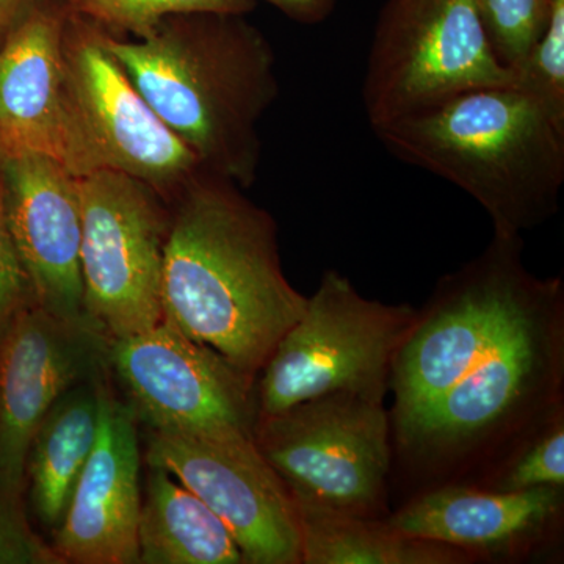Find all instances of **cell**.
<instances>
[{"label":"cell","instance_id":"8fae6325","mask_svg":"<svg viewBox=\"0 0 564 564\" xmlns=\"http://www.w3.org/2000/svg\"><path fill=\"white\" fill-rule=\"evenodd\" d=\"M110 373L151 432L243 434L258 421L256 380L162 321L111 344Z\"/></svg>","mask_w":564,"mask_h":564},{"label":"cell","instance_id":"4316f807","mask_svg":"<svg viewBox=\"0 0 564 564\" xmlns=\"http://www.w3.org/2000/svg\"><path fill=\"white\" fill-rule=\"evenodd\" d=\"M276 7L289 20L315 25L328 20L336 10L337 0H263Z\"/></svg>","mask_w":564,"mask_h":564},{"label":"cell","instance_id":"7a4b0ae2","mask_svg":"<svg viewBox=\"0 0 564 564\" xmlns=\"http://www.w3.org/2000/svg\"><path fill=\"white\" fill-rule=\"evenodd\" d=\"M245 17L174 14L144 39L106 31L104 40L199 169L248 188L261 165L259 122L280 84L272 44Z\"/></svg>","mask_w":564,"mask_h":564},{"label":"cell","instance_id":"7402d4cb","mask_svg":"<svg viewBox=\"0 0 564 564\" xmlns=\"http://www.w3.org/2000/svg\"><path fill=\"white\" fill-rule=\"evenodd\" d=\"M484 488L497 491H524V489L555 486L564 488V410L556 411L522 441L497 470L485 478Z\"/></svg>","mask_w":564,"mask_h":564},{"label":"cell","instance_id":"7c38bea8","mask_svg":"<svg viewBox=\"0 0 564 564\" xmlns=\"http://www.w3.org/2000/svg\"><path fill=\"white\" fill-rule=\"evenodd\" d=\"M143 462L187 486L228 527L245 564H302L288 486L243 434H148Z\"/></svg>","mask_w":564,"mask_h":564},{"label":"cell","instance_id":"44dd1931","mask_svg":"<svg viewBox=\"0 0 564 564\" xmlns=\"http://www.w3.org/2000/svg\"><path fill=\"white\" fill-rule=\"evenodd\" d=\"M107 32L128 33L135 40L154 32L163 20L184 13L248 14L256 0H57Z\"/></svg>","mask_w":564,"mask_h":564},{"label":"cell","instance_id":"484cf974","mask_svg":"<svg viewBox=\"0 0 564 564\" xmlns=\"http://www.w3.org/2000/svg\"><path fill=\"white\" fill-rule=\"evenodd\" d=\"M35 304L31 281L22 265L13 232H11L9 210H7L6 177H3L2 155H0V336L7 326L22 311Z\"/></svg>","mask_w":564,"mask_h":564},{"label":"cell","instance_id":"52a82bcc","mask_svg":"<svg viewBox=\"0 0 564 564\" xmlns=\"http://www.w3.org/2000/svg\"><path fill=\"white\" fill-rule=\"evenodd\" d=\"M511 82L475 0H384L362 85L373 132L462 93Z\"/></svg>","mask_w":564,"mask_h":564},{"label":"cell","instance_id":"9a60e30c","mask_svg":"<svg viewBox=\"0 0 564 564\" xmlns=\"http://www.w3.org/2000/svg\"><path fill=\"white\" fill-rule=\"evenodd\" d=\"M139 425L110 373L102 389L98 440L62 524L52 532V549L63 564H139Z\"/></svg>","mask_w":564,"mask_h":564},{"label":"cell","instance_id":"e0dca14e","mask_svg":"<svg viewBox=\"0 0 564 564\" xmlns=\"http://www.w3.org/2000/svg\"><path fill=\"white\" fill-rule=\"evenodd\" d=\"M563 488L497 491L484 486L441 485L386 521L406 536L462 549L475 558H514L558 533Z\"/></svg>","mask_w":564,"mask_h":564},{"label":"cell","instance_id":"5b68a950","mask_svg":"<svg viewBox=\"0 0 564 564\" xmlns=\"http://www.w3.org/2000/svg\"><path fill=\"white\" fill-rule=\"evenodd\" d=\"M522 237H492L473 261L437 282L393 358L391 430L403 433L469 372L532 291Z\"/></svg>","mask_w":564,"mask_h":564},{"label":"cell","instance_id":"8992f818","mask_svg":"<svg viewBox=\"0 0 564 564\" xmlns=\"http://www.w3.org/2000/svg\"><path fill=\"white\" fill-rule=\"evenodd\" d=\"M415 318L411 304L366 299L347 276L326 270L258 375V415L337 391L386 395L393 358Z\"/></svg>","mask_w":564,"mask_h":564},{"label":"cell","instance_id":"6da1fadb","mask_svg":"<svg viewBox=\"0 0 564 564\" xmlns=\"http://www.w3.org/2000/svg\"><path fill=\"white\" fill-rule=\"evenodd\" d=\"M245 188L199 170L170 203L163 321L258 380L307 296L282 270L272 214Z\"/></svg>","mask_w":564,"mask_h":564},{"label":"cell","instance_id":"ba28073f","mask_svg":"<svg viewBox=\"0 0 564 564\" xmlns=\"http://www.w3.org/2000/svg\"><path fill=\"white\" fill-rule=\"evenodd\" d=\"M378 393L337 391L258 415L252 440L293 496L381 519L391 473V417Z\"/></svg>","mask_w":564,"mask_h":564},{"label":"cell","instance_id":"30bf717a","mask_svg":"<svg viewBox=\"0 0 564 564\" xmlns=\"http://www.w3.org/2000/svg\"><path fill=\"white\" fill-rule=\"evenodd\" d=\"M104 35L96 22L66 13V87L93 172L129 174L172 203L202 170L199 163L137 90Z\"/></svg>","mask_w":564,"mask_h":564},{"label":"cell","instance_id":"9c48e42d","mask_svg":"<svg viewBox=\"0 0 564 564\" xmlns=\"http://www.w3.org/2000/svg\"><path fill=\"white\" fill-rule=\"evenodd\" d=\"M85 315L111 339L163 321L162 274L172 206L135 177L98 170L79 177Z\"/></svg>","mask_w":564,"mask_h":564},{"label":"cell","instance_id":"603a6c76","mask_svg":"<svg viewBox=\"0 0 564 564\" xmlns=\"http://www.w3.org/2000/svg\"><path fill=\"white\" fill-rule=\"evenodd\" d=\"M489 46L513 69L543 35L554 0H475Z\"/></svg>","mask_w":564,"mask_h":564},{"label":"cell","instance_id":"5bb4252c","mask_svg":"<svg viewBox=\"0 0 564 564\" xmlns=\"http://www.w3.org/2000/svg\"><path fill=\"white\" fill-rule=\"evenodd\" d=\"M66 13L57 0H33L0 44V154L36 152L80 177L93 166L66 87Z\"/></svg>","mask_w":564,"mask_h":564},{"label":"cell","instance_id":"83f0119b","mask_svg":"<svg viewBox=\"0 0 564 564\" xmlns=\"http://www.w3.org/2000/svg\"><path fill=\"white\" fill-rule=\"evenodd\" d=\"M33 0H0V44L20 22Z\"/></svg>","mask_w":564,"mask_h":564},{"label":"cell","instance_id":"d4e9b609","mask_svg":"<svg viewBox=\"0 0 564 564\" xmlns=\"http://www.w3.org/2000/svg\"><path fill=\"white\" fill-rule=\"evenodd\" d=\"M22 496L24 492L0 477V564H63L52 545L33 530Z\"/></svg>","mask_w":564,"mask_h":564},{"label":"cell","instance_id":"cb8c5ba5","mask_svg":"<svg viewBox=\"0 0 564 564\" xmlns=\"http://www.w3.org/2000/svg\"><path fill=\"white\" fill-rule=\"evenodd\" d=\"M511 70V85L564 126V0H554L543 35Z\"/></svg>","mask_w":564,"mask_h":564},{"label":"cell","instance_id":"4fadbf2b","mask_svg":"<svg viewBox=\"0 0 564 564\" xmlns=\"http://www.w3.org/2000/svg\"><path fill=\"white\" fill-rule=\"evenodd\" d=\"M113 339L87 315L63 318L33 304L0 336V477L25 492L36 426L74 386L110 372Z\"/></svg>","mask_w":564,"mask_h":564},{"label":"cell","instance_id":"2e32d148","mask_svg":"<svg viewBox=\"0 0 564 564\" xmlns=\"http://www.w3.org/2000/svg\"><path fill=\"white\" fill-rule=\"evenodd\" d=\"M2 165L11 232L36 306L57 317H82L79 177L36 152L2 155Z\"/></svg>","mask_w":564,"mask_h":564},{"label":"cell","instance_id":"ffe728a7","mask_svg":"<svg viewBox=\"0 0 564 564\" xmlns=\"http://www.w3.org/2000/svg\"><path fill=\"white\" fill-rule=\"evenodd\" d=\"M292 494V492H291ZM302 532V564H467L462 549L406 536L383 519L334 510L293 496Z\"/></svg>","mask_w":564,"mask_h":564},{"label":"cell","instance_id":"d6986e66","mask_svg":"<svg viewBox=\"0 0 564 564\" xmlns=\"http://www.w3.org/2000/svg\"><path fill=\"white\" fill-rule=\"evenodd\" d=\"M137 541L139 564H245L220 518L159 467L148 466Z\"/></svg>","mask_w":564,"mask_h":564},{"label":"cell","instance_id":"277c9868","mask_svg":"<svg viewBox=\"0 0 564 564\" xmlns=\"http://www.w3.org/2000/svg\"><path fill=\"white\" fill-rule=\"evenodd\" d=\"M563 380L564 285L538 276L492 347L393 440L423 473H473L562 410Z\"/></svg>","mask_w":564,"mask_h":564},{"label":"cell","instance_id":"ac0fdd59","mask_svg":"<svg viewBox=\"0 0 564 564\" xmlns=\"http://www.w3.org/2000/svg\"><path fill=\"white\" fill-rule=\"evenodd\" d=\"M109 375L63 393L33 433L25 459V491L33 513L51 532L62 524L98 440L102 389Z\"/></svg>","mask_w":564,"mask_h":564},{"label":"cell","instance_id":"3957f363","mask_svg":"<svg viewBox=\"0 0 564 564\" xmlns=\"http://www.w3.org/2000/svg\"><path fill=\"white\" fill-rule=\"evenodd\" d=\"M375 133L393 158L473 196L496 237H522L560 209L564 126L511 84L462 93Z\"/></svg>","mask_w":564,"mask_h":564}]
</instances>
